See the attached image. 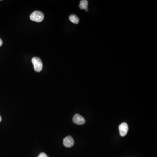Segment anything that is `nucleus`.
I'll return each instance as SVG.
<instances>
[{
    "label": "nucleus",
    "instance_id": "1",
    "mask_svg": "<svg viewBox=\"0 0 157 157\" xmlns=\"http://www.w3.org/2000/svg\"><path fill=\"white\" fill-rule=\"evenodd\" d=\"M30 19L32 21L40 22L44 19V15L42 12L36 11L32 12L30 16Z\"/></svg>",
    "mask_w": 157,
    "mask_h": 157
},
{
    "label": "nucleus",
    "instance_id": "2",
    "mask_svg": "<svg viewBox=\"0 0 157 157\" xmlns=\"http://www.w3.org/2000/svg\"><path fill=\"white\" fill-rule=\"evenodd\" d=\"M32 61L35 71L37 72L41 71L43 67V64L41 59L38 57H35L32 58Z\"/></svg>",
    "mask_w": 157,
    "mask_h": 157
},
{
    "label": "nucleus",
    "instance_id": "3",
    "mask_svg": "<svg viewBox=\"0 0 157 157\" xmlns=\"http://www.w3.org/2000/svg\"><path fill=\"white\" fill-rule=\"evenodd\" d=\"M74 141L71 136H68L63 140V144L67 148H71L74 145Z\"/></svg>",
    "mask_w": 157,
    "mask_h": 157
},
{
    "label": "nucleus",
    "instance_id": "4",
    "mask_svg": "<svg viewBox=\"0 0 157 157\" xmlns=\"http://www.w3.org/2000/svg\"><path fill=\"white\" fill-rule=\"evenodd\" d=\"M119 129L121 136L122 137L125 136L128 132V125L126 123H123L119 126Z\"/></svg>",
    "mask_w": 157,
    "mask_h": 157
},
{
    "label": "nucleus",
    "instance_id": "5",
    "mask_svg": "<svg viewBox=\"0 0 157 157\" xmlns=\"http://www.w3.org/2000/svg\"><path fill=\"white\" fill-rule=\"evenodd\" d=\"M73 122L78 125H83L86 122L84 118L78 114H76L73 119Z\"/></svg>",
    "mask_w": 157,
    "mask_h": 157
},
{
    "label": "nucleus",
    "instance_id": "6",
    "mask_svg": "<svg viewBox=\"0 0 157 157\" xmlns=\"http://www.w3.org/2000/svg\"><path fill=\"white\" fill-rule=\"evenodd\" d=\"M80 9L88 11V2L86 0L81 1L79 5Z\"/></svg>",
    "mask_w": 157,
    "mask_h": 157
},
{
    "label": "nucleus",
    "instance_id": "7",
    "mask_svg": "<svg viewBox=\"0 0 157 157\" xmlns=\"http://www.w3.org/2000/svg\"><path fill=\"white\" fill-rule=\"evenodd\" d=\"M69 19L70 22L74 24H78L80 22V19L77 15H72L69 17Z\"/></svg>",
    "mask_w": 157,
    "mask_h": 157
},
{
    "label": "nucleus",
    "instance_id": "8",
    "mask_svg": "<svg viewBox=\"0 0 157 157\" xmlns=\"http://www.w3.org/2000/svg\"><path fill=\"white\" fill-rule=\"evenodd\" d=\"M38 157H49L47 154L44 153H41Z\"/></svg>",
    "mask_w": 157,
    "mask_h": 157
},
{
    "label": "nucleus",
    "instance_id": "9",
    "mask_svg": "<svg viewBox=\"0 0 157 157\" xmlns=\"http://www.w3.org/2000/svg\"><path fill=\"white\" fill-rule=\"evenodd\" d=\"M2 44H3V42H2V40L0 38V47L2 46Z\"/></svg>",
    "mask_w": 157,
    "mask_h": 157
},
{
    "label": "nucleus",
    "instance_id": "10",
    "mask_svg": "<svg viewBox=\"0 0 157 157\" xmlns=\"http://www.w3.org/2000/svg\"><path fill=\"white\" fill-rule=\"evenodd\" d=\"M1 120H2V118H1V117L0 116V122H1Z\"/></svg>",
    "mask_w": 157,
    "mask_h": 157
}]
</instances>
